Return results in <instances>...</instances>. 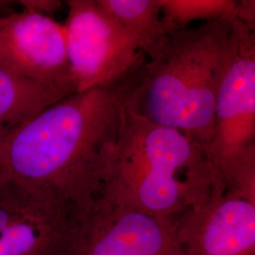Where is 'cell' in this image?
I'll list each match as a JSON object with an SVG mask.
<instances>
[{
    "instance_id": "30bf717a",
    "label": "cell",
    "mask_w": 255,
    "mask_h": 255,
    "mask_svg": "<svg viewBox=\"0 0 255 255\" xmlns=\"http://www.w3.org/2000/svg\"><path fill=\"white\" fill-rule=\"evenodd\" d=\"M73 94L56 83L20 78L0 64V137Z\"/></svg>"
},
{
    "instance_id": "4fadbf2b",
    "label": "cell",
    "mask_w": 255,
    "mask_h": 255,
    "mask_svg": "<svg viewBox=\"0 0 255 255\" xmlns=\"http://www.w3.org/2000/svg\"><path fill=\"white\" fill-rule=\"evenodd\" d=\"M16 2L24 10L33 11L51 17L64 5L63 2L59 0H21Z\"/></svg>"
},
{
    "instance_id": "7c38bea8",
    "label": "cell",
    "mask_w": 255,
    "mask_h": 255,
    "mask_svg": "<svg viewBox=\"0 0 255 255\" xmlns=\"http://www.w3.org/2000/svg\"><path fill=\"white\" fill-rule=\"evenodd\" d=\"M235 0H161L162 18L172 31L189 27L192 22H210L233 14Z\"/></svg>"
},
{
    "instance_id": "52a82bcc",
    "label": "cell",
    "mask_w": 255,
    "mask_h": 255,
    "mask_svg": "<svg viewBox=\"0 0 255 255\" xmlns=\"http://www.w3.org/2000/svg\"><path fill=\"white\" fill-rule=\"evenodd\" d=\"M177 218L152 216L100 199L70 255H183Z\"/></svg>"
},
{
    "instance_id": "3957f363",
    "label": "cell",
    "mask_w": 255,
    "mask_h": 255,
    "mask_svg": "<svg viewBox=\"0 0 255 255\" xmlns=\"http://www.w3.org/2000/svg\"><path fill=\"white\" fill-rule=\"evenodd\" d=\"M102 182L101 199L167 218L182 216L219 190L207 152L198 141L124 105Z\"/></svg>"
},
{
    "instance_id": "9a60e30c",
    "label": "cell",
    "mask_w": 255,
    "mask_h": 255,
    "mask_svg": "<svg viewBox=\"0 0 255 255\" xmlns=\"http://www.w3.org/2000/svg\"><path fill=\"white\" fill-rule=\"evenodd\" d=\"M7 181V179L2 175V174L0 173V185L3 183V182H5Z\"/></svg>"
},
{
    "instance_id": "5bb4252c",
    "label": "cell",
    "mask_w": 255,
    "mask_h": 255,
    "mask_svg": "<svg viewBox=\"0 0 255 255\" xmlns=\"http://www.w3.org/2000/svg\"><path fill=\"white\" fill-rule=\"evenodd\" d=\"M236 18L243 25L249 27L252 31L255 30V1L242 0L237 1L235 9Z\"/></svg>"
},
{
    "instance_id": "5b68a950",
    "label": "cell",
    "mask_w": 255,
    "mask_h": 255,
    "mask_svg": "<svg viewBox=\"0 0 255 255\" xmlns=\"http://www.w3.org/2000/svg\"><path fill=\"white\" fill-rule=\"evenodd\" d=\"M64 25L76 93L114 87L144 60L146 42L99 7L96 0H68Z\"/></svg>"
},
{
    "instance_id": "ba28073f",
    "label": "cell",
    "mask_w": 255,
    "mask_h": 255,
    "mask_svg": "<svg viewBox=\"0 0 255 255\" xmlns=\"http://www.w3.org/2000/svg\"><path fill=\"white\" fill-rule=\"evenodd\" d=\"M0 64L20 78L76 93L64 25L51 16L24 9L0 16Z\"/></svg>"
},
{
    "instance_id": "7a4b0ae2",
    "label": "cell",
    "mask_w": 255,
    "mask_h": 255,
    "mask_svg": "<svg viewBox=\"0 0 255 255\" xmlns=\"http://www.w3.org/2000/svg\"><path fill=\"white\" fill-rule=\"evenodd\" d=\"M239 26L234 12L146 43L143 62L117 85L123 105L186 133L207 152L219 86L237 49Z\"/></svg>"
},
{
    "instance_id": "9c48e42d",
    "label": "cell",
    "mask_w": 255,
    "mask_h": 255,
    "mask_svg": "<svg viewBox=\"0 0 255 255\" xmlns=\"http://www.w3.org/2000/svg\"><path fill=\"white\" fill-rule=\"evenodd\" d=\"M183 255H255V202L227 191L177 218Z\"/></svg>"
},
{
    "instance_id": "6da1fadb",
    "label": "cell",
    "mask_w": 255,
    "mask_h": 255,
    "mask_svg": "<svg viewBox=\"0 0 255 255\" xmlns=\"http://www.w3.org/2000/svg\"><path fill=\"white\" fill-rule=\"evenodd\" d=\"M117 86L75 93L0 137V173L70 210L83 224L121 125Z\"/></svg>"
},
{
    "instance_id": "8992f818",
    "label": "cell",
    "mask_w": 255,
    "mask_h": 255,
    "mask_svg": "<svg viewBox=\"0 0 255 255\" xmlns=\"http://www.w3.org/2000/svg\"><path fill=\"white\" fill-rule=\"evenodd\" d=\"M81 228L53 198L8 180L0 185V255H70Z\"/></svg>"
},
{
    "instance_id": "8fae6325",
    "label": "cell",
    "mask_w": 255,
    "mask_h": 255,
    "mask_svg": "<svg viewBox=\"0 0 255 255\" xmlns=\"http://www.w3.org/2000/svg\"><path fill=\"white\" fill-rule=\"evenodd\" d=\"M102 10L146 43L171 32L162 18L161 0H96Z\"/></svg>"
},
{
    "instance_id": "277c9868",
    "label": "cell",
    "mask_w": 255,
    "mask_h": 255,
    "mask_svg": "<svg viewBox=\"0 0 255 255\" xmlns=\"http://www.w3.org/2000/svg\"><path fill=\"white\" fill-rule=\"evenodd\" d=\"M239 26L215 106L207 155L219 190L255 202V32Z\"/></svg>"
}]
</instances>
